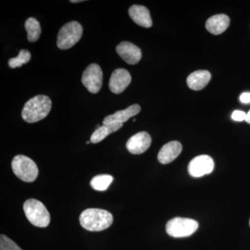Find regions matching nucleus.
<instances>
[{"mask_svg":"<svg viewBox=\"0 0 250 250\" xmlns=\"http://www.w3.org/2000/svg\"><path fill=\"white\" fill-rule=\"evenodd\" d=\"M113 222L111 213L100 208H88L83 210L80 217L82 228L90 231H103L110 228Z\"/></svg>","mask_w":250,"mask_h":250,"instance_id":"1","label":"nucleus"},{"mask_svg":"<svg viewBox=\"0 0 250 250\" xmlns=\"http://www.w3.org/2000/svg\"><path fill=\"white\" fill-rule=\"evenodd\" d=\"M52 108V101L45 95H37L24 104L22 118L28 123H34L44 119Z\"/></svg>","mask_w":250,"mask_h":250,"instance_id":"2","label":"nucleus"},{"mask_svg":"<svg viewBox=\"0 0 250 250\" xmlns=\"http://www.w3.org/2000/svg\"><path fill=\"white\" fill-rule=\"evenodd\" d=\"M24 213L29 222L38 228H47L50 223V215L45 206L35 199H29L23 206Z\"/></svg>","mask_w":250,"mask_h":250,"instance_id":"3","label":"nucleus"},{"mask_svg":"<svg viewBox=\"0 0 250 250\" xmlns=\"http://www.w3.org/2000/svg\"><path fill=\"white\" fill-rule=\"evenodd\" d=\"M11 166L14 173L23 182H34L39 175L37 165L32 159L27 156H15L11 163Z\"/></svg>","mask_w":250,"mask_h":250,"instance_id":"4","label":"nucleus"},{"mask_svg":"<svg viewBox=\"0 0 250 250\" xmlns=\"http://www.w3.org/2000/svg\"><path fill=\"white\" fill-rule=\"evenodd\" d=\"M83 28L77 21H71L62 26L57 36V46L61 49L71 48L80 41Z\"/></svg>","mask_w":250,"mask_h":250,"instance_id":"5","label":"nucleus"},{"mask_svg":"<svg viewBox=\"0 0 250 250\" xmlns=\"http://www.w3.org/2000/svg\"><path fill=\"white\" fill-rule=\"evenodd\" d=\"M199 228L196 220L186 218L171 219L166 224V232L174 238H184L191 236Z\"/></svg>","mask_w":250,"mask_h":250,"instance_id":"6","label":"nucleus"},{"mask_svg":"<svg viewBox=\"0 0 250 250\" xmlns=\"http://www.w3.org/2000/svg\"><path fill=\"white\" fill-rule=\"evenodd\" d=\"M82 82L90 93L100 92L103 82V72L100 65L96 63L88 65L83 72Z\"/></svg>","mask_w":250,"mask_h":250,"instance_id":"7","label":"nucleus"},{"mask_svg":"<svg viewBox=\"0 0 250 250\" xmlns=\"http://www.w3.org/2000/svg\"><path fill=\"white\" fill-rule=\"evenodd\" d=\"M214 161L208 155L197 156L188 166V173L192 177H201L211 173L214 169Z\"/></svg>","mask_w":250,"mask_h":250,"instance_id":"8","label":"nucleus"},{"mask_svg":"<svg viewBox=\"0 0 250 250\" xmlns=\"http://www.w3.org/2000/svg\"><path fill=\"white\" fill-rule=\"evenodd\" d=\"M152 143L150 135L141 131L131 136L126 143V147L133 154H141L149 149Z\"/></svg>","mask_w":250,"mask_h":250,"instance_id":"9","label":"nucleus"},{"mask_svg":"<svg viewBox=\"0 0 250 250\" xmlns=\"http://www.w3.org/2000/svg\"><path fill=\"white\" fill-rule=\"evenodd\" d=\"M131 82L129 72L124 68H118L112 73L108 86L112 93L120 94L127 88Z\"/></svg>","mask_w":250,"mask_h":250,"instance_id":"10","label":"nucleus"},{"mask_svg":"<svg viewBox=\"0 0 250 250\" xmlns=\"http://www.w3.org/2000/svg\"><path fill=\"white\" fill-rule=\"evenodd\" d=\"M116 52L125 62L135 65L141 61L142 52L139 47L131 42L124 41L116 47Z\"/></svg>","mask_w":250,"mask_h":250,"instance_id":"11","label":"nucleus"},{"mask_svg":"<svg viewBox=\"0 0 250 250\" xmlns=\"http://www.w3.org/2000/svg\"><path fill=\"white\" fill-rule=\"evenodd\" d=\"M182 151V146L179 141H171L163 146L158 154V160L162 164H167L178 157Z\"/></svg>","mask_w":250,"mask_h":250,"instance_id":"12","label":"nucleus"},{"mask_svg":"<svg viewBox=\"0 0 250 250\" xmlns=\"http://www.w3.org/2000/svg\"><path fill=\"white\" fill-rule=\"evenodd\" d=\"M130 18L138 25L145 28L152 26V21L150 13L147 7L141 5H133L129 10Z\"/></svg>","mask_w":250,"mask_h":250,"instance_id":"13","label":"nucleus"},{"mask_svg":"<svg viewBox=\"0 0 250 250\" xmlns=\"http://www.w3.org/2000/svg\"><path fill=\"white\" fill-rule=\"evenodd\" d=\"M229 24L230 19L227 15H215L207 20L206 29L210 34L219 35L227 30Z\"/></svg>","mask_w":250,"mask_h":250,"instance_id":"14","label":"nucleus"},{"mask_svg":"<svg viewBox=\"0 0 250 250\" xmlns=\"http://www.w3.org/2000/svg\"><path fill=\"white\" fill-rule=\"evenodd\" d=\"M141 106L139 104L131 105L126 109L118 111L113 114L106 116L103 121V125H108L111 123H119L123 124L128 121L141 111Z\"/></svg>","mask_w":250,"mask_h":250,"instance_id":"15","label":"nucleus"},{"mask_svg":"<svg viewBox=\"0 0 250 250\" xmlns=\"http://www.w3.org/2000/svg\"><path fill=\"white\" fill-rule=\"evenodd\" d=\"M211 75L207 70H197L188 77L187 82L190 89L200 90L209 83Z\"/></svg>","mask_w":250,"mask_h":250,"instance_id":"16","label":"nucleus"},{"mask_svg":"<svg viewBox=\"0 0 250 250\" xmlns=\"http://www.w3.org/2000/svg\"><path fill=\"white\" fill-rule=\"evenodd\" d=\"M123 124L119 123H111L108 125H103V126H98V129L94 131L90 137V142L96 144L106 139V136L116 132L121 129Z\"/></svg>","mask_w":250,"mask_h":250,"instance_id":"17","label":"nucleus"},{"mask_svg":"<svg viewBox=\"0 0 250 250\" xmlns=\"http://www.w3.org/2000/svg\"><path fill=\"white\" fill-rule=\"evenodd\" d=\"M26 30L27 31L28 41L31 42L39 40L41 34L40 23L34 18H28L25 22Z\"/></svg>","mask_w":250,"mask_h":250,"instance_id":"18","label":"nucleus"},{"mask_svg":"<svg viewBox=\"0 0 250 250\" xmlns=\"http://www.w3.org/2000/svg\"><path fill=\"white\" fill-rule=\"evenodd\" d=\"M113 181V177L109 174H100L95 176L90 181V186L95 190L104 191L107 190Z\"/></svg>","mask_w":250,"mask_h":250,"instance_id":"19","label":"nucleus"},{"mask_svg":"<svg viewBox=\"0 0 250 250\" xmlns=\"http://www.w3.org/2000/svg\"><path fill=\"white\" fill-rule=\"evenodd\" d=\"M31 53L27 49H21L17 57L10 59L9 65L11 68L22 66L23 64L27 63L30 61Z\"/></svg>","mask_w":250,"mask_h":250,"instance_id":"20","label":"nucleus"},{"mask_svg":"<svg viewBox=\"0 0 250 250\" xmlns=\"http://www.w3.org/2000/svg\"><path fill=\"white\" fill-rule=\"evenodd\" d=\"M0 250H22L19 246L5 235L0 237Z\"/></svg>","mask_w":250,"mask_h":250,"instance_id":"21","label":"nucleus"},{"mask_svg":"<svg viewBox=\"0 0 250 250\" xmlns=\"http://www.w3.org/2000/svg\"><path fill=\"white\" fill-rule=\"evenodd\" d=\"M247 118V113H245L244 111H234L233 112L232 115H231V118L234 121L242 122L246 121Z\"/></svg>","mask_w":250,"mask_h":250,"instance_id":"22","label":"nucleus"},{"mask_svg":"<svg viewBox=\"0 0 250 250\" xmlns=\"http://www.w3.org/2000/svg\"><path fill=\"white\" fill-rule=\"evenodd\" d=\"M240 101L243 104L250 103V93L246 92V93H242L240 96Z\"/></svg>","mask_w":250,"mask_h":250,"instance_id":"23","label":"nucleus"},{"mask_svg":"<svg viewBox=\"0 0 250 250\" xmlns=\"http://www.w3.org/2000/svg\"><path fill=\"white\" fill-rule=\"evenodd\" d=\"M246 121L247 123H249L250 124V110L249 111H248V113H247V118Z\"/></svg>","mask_w":250,"mask_h":250,"instance_id":"24","label":"nucleus"},{"mask_svg":"<svg viewBox=\"0 0 250 250\" xmlns=\"http://www.w3.org/2000/svg\"><path fill=\"white\" fill-rule=\"evenodd\" d=\"M82 1H82V0H71V1H70V2H72V3H77V2H82Z\"/></svg>","mask_w":250,"mask_h":250,"instance_id":"25","label":"nucleus"},{"mask_svg":"<svg viewBox=\"0 0 250 250\" xmlns=\"http://www.w3.org/2000/svg\"><path fill=\"white\" fill-rule=\"evenodd\" d=\"M90 143H91L90 141H88V142L86 143V144H90Z\"/></svg>","mask_w":250,"mask_h":250,"instance_id":"26","label":"nucleus"},{"mask_svg":"<svg viewBox=\"0 0 250 250\" xmlns=\"http://www.w3.org/2000/svg\"></svg>","mask_w":250,"mask_h":250,"instance_id":"27","label":"nucleus"}]
</instances>
